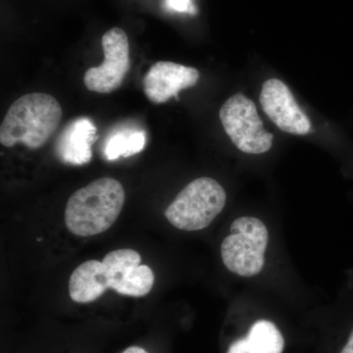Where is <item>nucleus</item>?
Masks as SVG:
<instances>
[{
	"instance_id": "f257e3e1",
	"label": "nucleus",
	"mask_w": 353,
	"mask_h": 353,
	"mask_svg": "<svg viewBox=\"0 0 353 353\" xmlns=\"http://www.w3.org/2000/svg\"><path fill=\"white\" fill-rule=\"evenodd\" d=\"M123 185L112 178H101L77 190L67 202L65 224L72 234L92 236L113 226L124 206Z\"/></svg>"
},
{
	"instance_id": "f03ea898",
	"label": "nucleus",
	"mask_w": 353,
	"mask_h": 353,
	"mask_svg": "<svg viewBox=\"0 0 353 353\" xmlns=\"http://www.w3.org/2000/svg\"><path fill=\"white\" fill-rule=\"evenodd\" d=\"M62 108L52 95L32 92L23 95L7 111L0 126V143L6 148L23 143L31 150L46 145L57 131Z\"/></svg>"
},
{
	"instance_id": "7ed1b4c3",
	"label": "nucleus",
	"mask_w": 353,
	"mask_h": 353,
	"mask_svg": "<svg viewBox=\"0 0 353 353\" xmlns=\"http://www.w3.org/2000/svg\"><path fill=\"white\" fill-rule=\"evenodd\" d=\"M226 199L224 188L214 179H196L179 192L165 211V217L176 229L199 231L222 212Z\"/></svg>"
},
{
	"instance_id": "20e7f679",
	"label": "nucleus",
	"mask_w": 353,
	"mask_h": 353,
	"mask_svg": "<svg viewBox=\"0 0 353 353\" xmlns=\"http://www.w3.org/2000/svg\"><path fill=\"white\" fill-rule=\"evenodd\" d=\"M269 233L257 218L241 217L234 220L231 234L221 245L223 263L232 273L252 277L263 269Z\"/></svg>"
},
{
	"instance_id": "39448f33",
	"label": "nucleus",
	"mask_w": 353,
	"mask_h": 353,
	"mask_svg": "<svg viewBox=\"0 0 353 353\" xmlns=\"http://www.w3.org/2000/svg\"><path fill=\"white\" fill-rule=\"evenodd\" d=\"M225 132L236 148L248 154H262L273 145V134L264 129L254 102L243 94H236L220 109Z\"/></svg>"
},
{
	"instance_id": "423d86ee",
	"label": "nucleus",
	"mask_w": 353,
	"mask_h": 353,
	"mask_svg": "<svg viewBox=\"0 0 353 353\" xmlns=\"http://www.w3.org/2000/svg\"><path fill=\"white\" fill-rule=\"evenodd\" d=\"M103 63L85 72L83 83L90 92L110 94L122 85L131 67L130 44L126 32L113 28L102 37Z\"/></svg>"
},
{
	"instance_id": "0eeeda50",
	"label": "nucleus",
	"mask_w": 353,
	"mask_h": 353,
	"mask_svg": "<svg viewBox=\"0 0 353 353\" xmlns=\"http://www.w3.org/2000/svg\"><path fill=\"white\" fill-rule=\"evenodd\" d=\"M259 101L269 119L283 132L297 136L310 132V120L299 108L289 87L282 81L267 80L262 85Z\"/></svg>"
},
{
	"instance_id": "6e6552de",
	"label": "nucleus",
	"mask_w": 353,
	"mask_h": 353,
	"mask_svg": "<svg viewBox=\"0 0 353 353\" xmlns=\"http://www.w3.org/2000/svg\"><path fill=\"white\" fill-rule=\"evenodd\" d=\"M194 67L170 61H159L148 70L143 79V90L152 103H165L185 88H192L199 80Z\"/></svg>"
},
{
	"instance_id": "1a4fd4ad",
	"label": "nucleus",
	"mask_w": 353,
	"mask_h": 353,
	"mask_svg": "<svg viewBox=\"0 0 353 353\" xmlns=\"http://www.w3.org/2000/svg\"><path fill=\"white\" fill-rule=\"evenodd\" d=\"M97 138V129L90 118L72 120L60 132L55 143V153L65 164L81 166L92 160V145Z\"/></svg>"
},
{
	"instance_id": "9d476101",
	"label": "nucleus",
	"mask_w": 353,
	"mask_h": 353,
	"mask_svg": "<svg viewBox=\"0 0 353 353\" xmlns=\"http://www.w3.org/2000/svg\"><path fill=\"white\" fill-rule=\"evenodd\" d=\"M111 289L110 277L106 267L99 260H88L77 267L69 281L72 301L88 303L97 301Z\"/></svg>"
},
{
	"instance_id": "9b49d317",
	"label": "nucleus",
	"mask_w": 353,
	"mask_h": 353,
	"mask_svg": "<svg viewBox=\"0 0 353 353\" xmlns=\"http://www.w3.org/2000/svg\"><path fill=\"white\" fill-rule=\"evenodd\" d=\"M285 340L274 323L259 320L245 338L234 341L227 353H283Z\"/></svg>"
},
{
	"instance_id": "f8f14e48",
	"label": "nucleus",
	"mask_w": 353,
	"mask_h": 353,
	"mask_svg": "<svg viewBox=\"0 0 353 353\" xmlns=\"http://www.w3.org/2000/svg\"><path fill=\"white\" fill-rule=\"evenodd\" d=\"M146 143L145 132L139 129H121L112 132L104 146V155L109 161L130 157L143 152Z\"/></svg>"
},
{
	"instance_id": "ddd939ff",
	"label": "nucleus",
	"mask_w": 353,
	"mask_h": 353,
	"mask_svg": "<svg viewBox=\"0 0 353 353\" xmlns=\"http://www.w3.org/2000/svg\"><path fill=\"white\" fill-rule=\"evenodd\" d=\"M154 285V274L146 265H139L121 277L113 290L123 296H145Z\"/></svg>"
},
{
	"instance_id": "4468645a",
	"label": "nucleus",
	"mask_w": 353,
	"mask_h": 353,
	"mask_svg": "<svg viewBox=\"0 0 353 353\" xmlns=\"http://www.w3.org/2000/svg\"><path fill=\"white\" fill-rule=\"evenodd\" d=\"M141 257L134 250H117L108 253L102 260L110 277L111 290L119 282L121 277L130 269L141 265Z\"/></svg>"
},
{
	"instance_id": "2eb2a0df",
	"label": "nucleus",
	"mask_w": 353,
	"mask_h": 353,
	"mask_svg": "<svg viewBox=\"0 0 353 353\" xmlns=\"http://www.w3.org/2000/svg\"><path fill=\"white\" fill-rule=\"evenodd\" d=\"M166 6L173 10L179 11V12H187L190 11V0H165Z\"/></svg>"
},
{
	"instance_id": "dca6fc26",
	"label": "nucleus",
	"mask_w": 353,
	"mask_h": 353,
	"mask_svg": "<svg viewBox=\"0 0 353 353\" xmlns=\"http://www.w3.org/2000/svg\"><path fill=\"white\" fill-rule=\"evenodd\" d=\"M341 353H353V330L350 333V338H348L347 345L343 347Z\"/></svg>"
},
{
	"instance_id": "f3484780",
	"label": "nucleus",
	"mask_w": 353,
	"mask_h": 353,
	"mask_svg": "<svg viewBox=\"0 0 353 353\" xmlns=\"http://www.w3.org/2000/svg\"><path fill=\"white\" fill-rule=\"evenodd\" d=\"M122 353H148L145 352L143 348L139 347H131L129 348H127L125 352H123Z\"/></svg>"
}]
</instances>
